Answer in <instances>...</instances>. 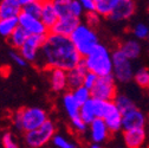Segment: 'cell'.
Instances as JSON below:
<instances>
[{"label":"cell","mask_w":149,"mask_h":148,"mask_svg":"<svg viewBox=\"0 0 149 148\" xmlns=\"http://www.w3.org/2000/svg\"><path fill=\"white\" fill-rule=\"evenodd\" d=\"M38 58L42 59V64L47 70L61 69L66 72L77 68L82 61L81 54L74 49L69 37L53 33L47 34Z\"/></svg>","instance_id":"6da1fadb"},{"label":"cell","mask_w":149,"mask_h":148,"mask_svg":"<svg viewBox=\"0 0 149 148\" xmlns=\"http://www.w3.org/2000/svg\"><path fill=\"white\" fill-rule=\"evenodd\" d=\"M85 68L89 72L95 73L97 77H105L113 75V59L111 53L105 45L98 44L91 53L83 58Z\"/></svg>","instance_id":"7a4b0ae2"},{"label":"cell","mask_w":149,"mask_h":148,"mask_svg":"<svg viewBox=\"0 0 149 148\" xmlns=\"http://www.w3.org/2000/svg\"><path fill=\"white\" fill-rule=\"evenodd\" d=\"M47 114L42 108H22L17 110L13 115V122L15 127L26 133L33 132L42 127L47 121Z\"/></svg>","instance_id":"3957f363"},{"label":"cell","mask_w":149,"mask_h":148,"mask_svg":"<svg viewBox=\"0 0 149 148\" xmlns=\"http://www.w3.org/2000/svg\"><path fill=\"white\" fill-rule=\"evenodd\" d=\"M69 38L82 58H85L100 44L95 30L89 27L85 23H81Z\"/></svg>","instance_id":"277c9868"},{"label":"cell","mask_w":149,"mask_h":148,"mask_svg":"<svg viewBox=\"0 0 149 148\" xmlns=\"http://www.w3.org/2000/svg\"><path fill=\"white\" fill-rule=\"evenodd\" d=\"M111 59H113V76L115 81H118L120 83H128L134 80L135 71L132 61H129L118 47L111 52Z\"/></svg>","instance_id":"5b68a950"},{"label":"cell","mask_w":149,"mask_h":148,"mask_svg":"<svg viewBox=\"0 0 149 148\" xmlns=\"http://www.w3.org/2000/svg\"><path fill=\"white\" fill-rule=\"evenodd\" d=\"M117 96L116 81L113 75L98 77L95 87L91 89V98L104 101V102H114Z\"/></svg>","instance_id":"8992f818"},{"label":"cell","mask_w":149,"mask_h":148,"mask_svg":"<svg viewBox=\"0 0 149 148\" xmlns=\"http://www.w3.org/2000/svg\"><path fill=\"white\" fill-rule=\"evenodd\" d=\"M54 132H56V127L53 122L47 120L38 129H36V131L30 132V133H26V142L32 148H39L53 139Z\"/></svg>","instance_id":"52a82bcc"},{"label":"cell","mask_w":149,"mask_h":148,"mask_svg":"<svg viewBox=\"0 0 149 148\" xmlns=\"http://www.w3.org/2000/svg\"><path fill=\"white\" fill-rule=\"evenodd\" d=\"M46 37L47 36H30L26 43L19 50L20 56L29 62L37 61V58L39 56V52L42 50V46L46 40Z\"/></svg>","instance_id":"ba28073f"},{"label":"cell","mask_w":149,"mask_h":148,"mask_svg":"<svg viewBox=\"0 0 149 148\" xmlns=\"http://www.w3.org/2000/svg\"><path fill=\"white\" fill-rule=\"evenodd\" d=\"M19 26L30 33V36H47L50 33L49 29L42 23L40 19H36L25 13H20L18 17Z\"/></svg>","instance_id":"9c48e42d"},{"label":"cell","mask_w":149,"mask_h":148,"mask_svg":"<svg viewBox=\"0 0 149 148\" xmlns=\"http://www.w3.org/2000/svg\"><path fill=\"white\" fill-rule=\"evenodd\" d=\"M136 11V4L133 0H117V3L108 17V19L111 22H123L133 17Z\"/></svg>","instance_id":"30bf717a"},{"label":"cell","mask_w":149,"mask_h":148,"mask_svg":"<svg viewBox=\"0 0 149 148\" xmlns=\"http://www.w3.org/2000/svg\"><path fill=\"white\" fill-rule=\"evenodd\" d=\"M144 126H146V116L137 107L122 115L123 132L135 131V129H144Z\"/></svg>","instance_id":"8fae6325"},{"label":"cell","mask_w":149,"mask_h":148,"mask_svg":"<svg viewBox=\"0 0 149 148\" xmlns=\"http://www.w3.org/2000/svg\"><path fill=\"white\" fill-rule=\"evenodd\" d=\"M102 120L105 122L110 133H117L122 129V114L115 105L114 102H109L108 108L102 117Z\"/></svg>","instance_id":"7c38bea8"},{"label":"cell","mask_w":149,"mask_h":148,"mask_svg":"<svg viewBox=\"0 0 149 148\" xmlns=\"http://www.w3.org/2000/svg\"><path fill=\"white\" fill-rule=\"evenodd\" d=\"M79 24H81V19H77V18H73V17L59 18L56 25L50 30V33L63 36V37H70Z\"/></svg>","instance_id":"4fadbf2b"},{"label":"cell","mask_w":149,"mask_h":148,"mask_svg":"<svg viewBox=\"0 0 149 148\" xmlns=\"http://www.w3.org/2000/svg\"><path fill=\"white\" fill-rule=\"evenodd\" d=\"M86 72H88V70H86L85 64L82 58V61L77 68L68 71V89H69V91H72L79 87H83V81H84V76L86 75Z\"/></svg>","instance_id":"5bb4252c"},{"label":"cell","mask_w":149,"mask_h":148,"mask_svg":"<svg viewBox=\"0 0 149 148\" xmlns=\"http://www.w3.org/2000/svg\"><path fill=\"white\" fill-rule=\"evenodd\" d=\"M89 126H90V138H91L92 142L101 145L102 142H104L108 139L110 132H109L105 122L102 119H95Z\"/></svg>","instance_id":"9a60e30c"},{"label":"cell","mask_w":149,"mask_h":148,"mask_svg":"<svg viewBox=\"0 0 149 148\" xmlns=\"http://www.w3.org/2000/svg\"><path fill=\"white\" fill-rule=\"evenodd\" d=\"M59 17L58 13L56 11L54 4L51 0H43V7H42V15H40V20L42 23L49 29V31L56 25V23L58 22Z\"/></svg>","instance_id":"2e32d148"},{"label":"cell","mask_w":149,"mask_h":148,"mask_svg":"<svg viewBox=\"0 0 149 148\" xmlns=\"http://www.w3.org/2000/svg\"><path fill=\"white\" fill-rule=\"evenodd\" d=\"M22 13V6L18 0H3L0 1V22L18 18Z\"/></svg>","instance_id":"e0dca14e"},{"label":"cell","mask_w":149,"mask_h":148,"mask_svg":"<svg viewBox=\"0 0 149 148\" xmlns=\"http://www.w3.org/2000/svg\"><path fill=\"white\" fill-rule=\"evenodd\" d=\"M50 84L54 92L68 89V72L61 69H50Z\"/></svg>","instance_id":"ac0fdd59"},{"label":"cell","mask_w":149,"mask_h":148,"mask_svg":"<svg viewBox=\"0 0 149 148\" xmlns=\"http://www.w3.org/2000/svg\"><path fill=\"white\" fill-rule=\"evenodd\" d=\"M146 129H135V131L123 132V141L127 148H141L146 141Z\"/></svg>","instance_id":"d6986e66"},{"label":"cell","mask_w":149,"mask_h":148,"mask_svg":"<svg viewBox=\"0 0 149 148\" xmlns=\"http://www.w3.org/2000/svg\"><path fill=\"white\" fill-rule=\"evenodd\" d=\"M118 49L129 61L137 59L141 54V45L136 39H128L123 42Z\"/></svg>","instance_id":"ffe728a7"},{"label":"cell","mask_w":149,"mask_h":148,"mask_svg":"<svg viewBox=\"0 0 149 148\" xmlns=\"http://www.w3.org/2000/svg\"><path fill=\"white\" fill-rule=\"evenodd\" d=\"M63 105H64V109H65L68 116L70 117V120L76 119V117L79 116L81 107L76 102V100L73 98L71 91H68V92L64 94V96H63Z\"/></svg>","instance_id":"44dd1931"},{"label":"cell","mask_w":149,"mask_h":148,"mask_svg":"<svg viewBox=\"0 0 149 148\" xmlns=\"http://www.w3.org/2000/svg\"><path fill=\"white\" fill-rule=\"evenodd\" d=\"M30 33L27 31H25L22 26H18L14 32L8 37V43L11 46H13L14 49H22V46L26 43V40L29 39Z\"/></svg>","instance_id":"7402d4cb"},{"label":"cell","mask_w":149,"mask_h":148,"mask_svg":"<svg viewBox=\"0 0 149 148\" xmlns=\"http://www.w3.org/2000/svg\"><path fill=\"white\" fill-rule=\"evenodd\" d=\"M42 7H43V0H29L26 5L22 7V12L32 18H36V19H40Z\"/></svg>","instance_id":"603a6c76"},{"label":"cell","mask_w":149,"mask_h":148,"mask_svg":"<svg viewBox=\"0 0 149 148\" xmlns=\"http://www.w3.org/2000/svg\"><path fill=\"white\" fill-rule=\"evenodd\" d=\"M114 103H115V105L117 107V109L120 110V113L122 115H124L125 113H128V112H130V110L136 108L134 101L130 97H128L127 95H123V94L117 95L114 100Z\"/></svg>","instance_id":"cb8c5ba5"},{"label":"cell","mask_w":149,"mask_h":148,"mask_svg":"<svg viewBox=\"0 0 149 148\" xmlns=\"http://www.w3.org/2000/svg\"><path fill=\"white\" fill-rule=\"evenodd\" d=\"M117 3V0H95L96 10L95 12L100 17H109L113 12L115 5Z\"/></svg>","instance_id":"d4e9b609"},{"label":"cell","mask_w":149,"mask_h":148,"mask_svg":"<svg viewBox=\"0 0 149 148\" xmlns=\"http://www.w3.org/2000/svg\"><path fill=\"white\" fill-rule=\"evenodd\" d=\"M18 26H19V20H18V18H11V19L1 20L0 22V34L8 38Z\"/></svg>","instance_id":"484cf974"},{"label":"cell","mask_w":149,"mask_h":148,"mask_svg":"<svg viewBox=\"0 0 149 148\" xmlns=\"http://www.w3.org/2000/svg\"><path fill=\"white\" fill-rule=\"evenodd\" d=\"M79 116H81V119H82L88 126L96 119V117H95V113H94V107H92V100L88 101L86 103H84V104L81 107Z\"/></svg>","instance_id":"4316f807"},{"label":"cell","mask_w":149,"mask_h":148,"mask_svg":"<svg viewBox=\"0 0 149 148\" xmlns=\"http://www.w3.org/2000/svg\"><path fill=\"white\" fill-rule=\"evenodd\" d=\"M134 81L139 87L143 89H149V70L146 68L137 69L134 72Z\"/></svg>","instance_id":"83f0119b"},{"label":"cell","mask_w":149,"mask_h":148,"mask_svg":"<svg viewBox=\"0 0 149 148\" xmlns=\"http://www.w3.org/2000/svg\"><path fill=\"white\" fill-rule=\"evenodd\" d=\"M71 92H72L73 98L79 104V107H82L84 103H86L88 101L91 100V91L88 90L85 87H79L77 89L72 90Z\"/></svg>","instance_id":"f1b7e54d"},{"label":"cell","mask_w":149,"mask_h":148,"mask_svg":"<svg viewBox=\"0 0 149 148\" xmlns=\"http://www.w3.org/2000/svg\"><path fill=\"white\" fill-rule=\"evenodd\" d=\"M53 4H54L56 11H57L59 18L71 17V14H70V0H54Z\"/></svg>","instance_id":"f546056e"},{"label":"cell","mask_w":149,"mask_h":148,"mask_svg":"<svg viewBox=\"0 0 149 148\" xmlns=\"http://www.w3.org/2000/svg\"><path fill=\"white\" fill-rule=\"evenodd\" d=\"M133 34L136 39H148L149 26L143 23H137L133 29Z\"/></svg>","instance_id":"4dcf8cb0"},{"label":"cell","mask_w":149,"mask_h":148,"mask_svg":"<svg viewBox=\"0 0 149 148\" xmlns=\"http://www.w3.org/2000/svg\"><path fill=\"white\" fill-rule=\"evenodd\" d=\"M92 100V107H94V113H95V117L96 119H102L105 110L108 108V103L109 102H104V101H100V100Z\"/></svg>","instance_id":"1f68e13d"},{"label":"cell","mask_w":149,"mask_h":148,"mask_svg":"<svg viewBox=\"0 0 149 148\" xmlns=\"http://www.w3.org/2000/svg\"><path fill=\"white\" fill-rule=\"evenodd\" d=\"M83 13H84V10L82 7V4H81L79 0H70V14H71V17L81 19Z\"/></svg>","instance_id":"d6a6232c"},{"label":"cell","mask_w":149,"mask_h":148,"mask_svg":"<svg viewBox=\"0 0 149 148\" xmlns=\"http://www.w3.org/2000/svg\"><path fill=\"white\" fill-rule=\"evenodd\" d=\"M52 142L57 148H76V145L62 135H54Z\"/></svg>","instance_id":"836d02e7"},{"label":"cell","mask_w":149,"mask_h":148,"mask_svg":"<svg viewBox=\"0 0 149 148\" xmlns=\"http://www.w3.org/2000/svg\"><path fill=\"white\" fill-rule=\"evenodd\" d=\"M101 22V17L96 13V12H90V13H85V24L91 27V29H94Z\"/></svg>","instance_id":"e575fe53"},{"label":"cell","mask_w":149,"mask_h":148,"mask_svg":"<svg viewBox=\"0 0 149 148\" xmlns=\"http://www.w3.org/2000/svg\"><path fill=\"white\" fill-rule=\"evenodd\" d=\"M98 77L95 75V73H92V72H86V75L84 76V81H83V87H85L88 90L91 91V89L95 87L96 82H97Z\"/></svg>","instance_id":"d590c367"},{"label":"cell","mask_w":149,"mask_h":148,"mask_svg":"<svg viewBox=\"0 0 149 148\" xmlns=\"http://www.w3.org/2000/svg\"><path fill=\"white\" fill-rule=\"evenodd\" d=\"M70 121H71L72 128H73L76 132H78V133H85L88 124L81 119V116H78V117H76V119H72V120H70Z\"/></svg>","instance_id":"8d00e7d4"},{"label":"cell","mask_w":149,"mask_h":148,"mask_svg":"<svg viewBox=\"0 0 149 148\" xmlns=\"http://www.w3.org/2000/svg\"><path fill=\"white\" fill-rule=\"evenodd\" d=\"M1 141H3L4 148H18V146L14 142V139H13L11 133H5L3 139H1Z\"/></svg>","instance_id":"74e56055"},{"label":"cell","mask_w":149,"mask_h":148,"mask_svg":"<svg viewBox=\"0 0 149 148\" xmlns=\"http://www.w3.org/2000/svg\"><path fill=\"white\" fill-rule=\"evenodd\" d=\"M81 4H82V7H83L84 12H86V13L95 12V10H96L95 0H82Z\"/></svg>","instance_id":"f35d334b"},{"label":"cell","mask_w":149,"mask_h":148,"mask_svg":"<svg viewBox=\"0 0 149 148\" xmlns=\"http://www.w3.org/2000/svg\"><path fill=\"white\" fill-rule=\"evenodd\" d=\"M11 58L17 63V64H19L20 66H25L26 65V61L20 56V54H17L15 52H11Z\"/></svg>","instance_id":"ab89813d"},{"label":"cell","mask_w":149,"mask_h":148,"mask_svg":"<svg viewBox=\"0 0 149 148\" xmlns=\"http://www.w3.org/2000/svg\"><path fill=\"white\" fill-rule=\"evenodd\" d=\"M89 148H102V146L100 145V143H95V142H92L91 145H90V147Z\"/></svg>","instance_id":"60d3db41"},{"label":"cell","mask_w":149,"mask_h":148,"mask_svg":"<svg viewBox=\"0 0 149 148\" xmlns=\"http://www.w3.org/2000/svg\"><path fill=\"white\" fill-rule=\"evenodd\" d=\"M148 39H149V36H148Z\"/></svg>","instance_id":"b9f144b4"}]
</instances>
